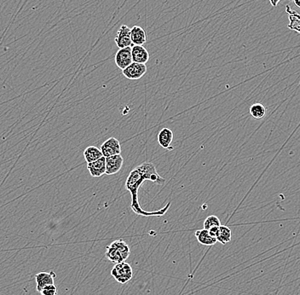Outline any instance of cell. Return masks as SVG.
Returning <instances> with one entry per match:
<instances>
[{"instance_id": "obj_15", "label": "cell", "mask_w": 300, "mask_h": 295, "mask_svg": "<svg viewBox=\"0 0 300 295\" xmlns=\"http://www.w3.org/2000/svg\"><path fill=\"white\" fill-rule=\"evenodd\" d=\"M102 151L100 149L95 146H89L87 147L84 151V160L87 163L93 162L96 160H99L100 158H102Z\"/></svg>"}, {"instance_id": "obj_6", "label": "cell", "mask_w": 300, "mask_h": 295, "mask_svg": "<svg viewBox=\"0 0 300 295\" xmlns=\"http://www.w3.org/2000/svg\"><path fill=\"white\" fill-rule=\"evenodd\" d=\"M115 64L119 69L121 70L126 69L133 64V55H132V47L120 49L115 55Z\"/></svg>"}, {"instance_id": "obj_19", "label": "cell", "mask_w": 300, "mask_h": 295, "mask_svg": "<svg viewBox=\"0 0 300 295\" xmlns=\"http://www.w3.org/2000/svg\"><path fill=\"white\" fill-rule=\"evenodd\" d=\"M219 226H221V222H220V219L215 215L207 217L204 221V229H207V230L213 228V227Z\"/></svg>"}, {"instance_id": "obj_22", "label": "cell", "mask_w": 300, "mask_h": 295, "mask_svg": "<svg viewBox=\"0 0 300 295\" xmlns=\"http://www.w3.org/2000/svg\"><path fill=\"white\" fill-rule=\"evenodd\" d=\"M281 0H270V4L272 6L275 7V6H277L278 3L280 2Z\"/></svg>"}, {"instance_id": "obj_20", "label": "cell", "mask_w": 300, "mask_h": 295, "mask_svg": "<svg viewBox=\"0 0 300 295\" xmlns=\"http://www.w3.org/2000/svg\"><path fill=\"white\" fill-rule=\"evenodd\" d=\"M41 295H56L57 294V288L55 284L46 286L39 292Z\"/></svg>"}, {"instance_id": "obj_8", "label": "cell", "mask_w": 300, "mask_h": 295, "mask_svg": "<svg viewBox=\"0 0 300 295\" xmlns=\"http://www.w3.org/2000/svg\"><path fill=\"white\" fill-rule=\"evenodd\" d=\"M124 164V159L121 155H113L106 158V174L115 175L119 173Z\"/></svg>"}, {"instance_id": "obj_12", "label": "cell", "mask_w": 300, "mask_h": 295, "mask_svg": "<svg viewBox=\"0 0 300 295\" xmlns=\"http://www.w3.org/2000/svg\"><path fill=\"white\" fill-rule=\"evenodd\" d=\"M173 141V131L168 128H164L158 134V143L163 149L170 150Z\"/></svg>"}, {"instance_id": "obj_17", "label": "cell", "mask_w": 300, "mask_h": 295, "mask_svg": "<svg viewBox=\"0 0 300 295\" xmlns=\"http://www.w3.org/2000/svg\"><path fill=\"white\" fill-rule=\"evenodd\" d=\"M232 232L231 229H229V227L225 226V225H221L219 227V231L218 237H217V241L220 242L222 244H227L231 241Z\"/></svg>"}, {"instance_id": "obj_4", "label": "cell", "mask_w": 300, "mask_h": 295, "mask_svg": "<svg viewBox=\"0 0 300 295\" xmlns=\"http://www.w3.org/2000/svg\"><path fill=\"white\" fill-rule=\"evenodd\" d=\"M147 73L146 64L133 62L130 66L122 70L124 76L128 79H139L144 76Z\"/></svg>"}, {"instance_id": "obj_2", "label": "cell", "mask_w": 300, "mask_h": 295, "mask_svg": "<svg viewBox=\"0 0 300 295\" xmlns=\"http://www.w3.org/2000/svg\"><path fill=\"white\" fill-rule=\"evenodd\" d=\"M131 255L130 247L123 240H116L106 247L105 256L115 264L125 262Z\"/></svg>"}, {"instance_id": "obj_3", "label": "cell", "mask_w": 300, "mask_h": 295, "mask_svg": "<svg viewBox=\"0 0 300 295\" xmlns=\"http://www.w3.org/2000/svg\"><path fill=\"white\" fill-rule=\"evenodd\" d=\"M111 275L120 284L127 283L133 277V268L128 263L116 264L111 270Z\"/></svg>"}, {"instance_id": "obj_23", "label": "cell", "mask_w": 300, "mask_h": 295, "mask_svg": "<svg viewBox=\"0 0 300 295\" xmlns=\"http://www.w3.org/2000/svg\"><path fill=\"white\" fill-rule=\"evenodd\" d=\"M293 2H294L297 7L300 8V0H293Z\"/></svg>"}, {"instance_id": "obj_25", "label": "cell", "mask_w": 300, "mask_h": 295, "mask_svg": "<svg viewBox=\"0 0 300 295\" xmlns=\"http://www.w3.org/2000/svg\"><path fill=\"white\" fill-rule=\"evenodd\" d=\"M299 87H300V82H299Z\"/></svg>"}, {"instance_id": "obj_21", "label": "cell", "mask_w": 300, "mask_h": 295, "mask_svg": "<svg viewBox=\"0 0 300 295\" xmlns=\"http://www.w3.org/2000/svg\"><path fill=\"white\" fill-rule=\"evenodd\" d=\"M219 227H213V228L209 229V233H210V235H211V237H215L216 239L218 235H219Z\"/></svg>"}, {"instance_id": "obj_14", "label": "cell", "mask_w": 300, "mask_h": 295, "mask_svg": "<svg viewBox=\"0 0 300 295\" xmlns=\"http://www.w3.org/2000/svg\"><path fill=\"white\" fill-rule=\"evenodd\" d=\"M195 235H196L198 242L204 246H213L218 242L216 238L211 237L209 233V230L206 229H198V230H196Z\"/></svg>"}, {"instance_id": "obj_9", "label": "cell", "mask_w": 300, "mask_h": 295, "mask_svg": "<svg viewBox=\"0 0 300 295\" xmlns=\"http://www.w3.org/2000/svg\"><path fill=\"white\" fill-rule=\"evenodd\" d=\"M87 169L93 178H100L106 174V158L102 156L99 160L87 163Z\"/></svg>"}, {"instance_id": "obj_5", "label": "cell", "mask_w": 300, "mask_h": 295, "mask_svg": "<svg viewBox=\"0 0 300 295\" xmlns=\"http://www.w3.org/2000/svg\"><path fill=\"white\" fill-rule=\"evenodd\" d=\"M115 44L120 49L132 47L133 46L131 36V28L126 25H122L119 28L115 38Z\"/></svg>"}, {"instance_id": "obj_11", "label": "cell", "mask_w": 300, "mask_h": 295, "mask_svg": "<svg viewBox=\"0 0 300 295\" xmlns=\"http://www.w3.org/2000/svg\"><path fill=\"white\" fill-rule=\"evenodd\" d=\"M132 55H133V62L146 64L149 60V53L143 46L133 45L132 46Z\"/></svg>"}, {"instance_id": "obj_18", "label": "cell", "mask_w": 300, "mask_h": 295, "mask_svg": "<svg viewBox=\"0 0 300 295\" xmlns=\"http://www.w3.org/2000/svg\"><path fill=\"white\" fill-rule=\"evenodd\" d=\"M266 113H267V110L262 103H254L250 108V114L252 117L257 120H261L265 117Z\"/></svg>"}, {"instance_id": "obj_10", "label": "cell", "mask_w": 300, "mask_h": 295, "mask_svg": "<svg viewBox=\"0 0 300 295\" xmlns=\"http://www.w3.org/2000/svg\"><path fill=\"white\" fill-rule=\"evenodd\" d=\"M56 273L54 271L51 272H40L35 276L36 288L38 292H40L45 287L51 285L55 283Z\"/></svg>"}, {"instance_id": "obj_24", "label": "cell", "mask_w": 300, "mask_h": 295, "mask_svg": "<svg viewBox=\"0 0 300 295\" xmlns=\"http://www.w3.org/2000/svg\"><path fill=\"white\" fill-rule=\"evenodd\" d=\"M289 1H293V0H289Z\"/></svg>"}, {"instance_id": "obj_1", "label": "cell", "mask_w": 300, "mask_h": 295, "mask_svg": "<svg viewBox=\"0 0 300 295\" xmlns=\"http://www.w3.org/2000/svg\"><path fill=\"white\" fill-rule=\"evenodd\" d=\"M145 181H150L156 184H162L165 182V179L159 175L155 165L152 162L145 161L134 168L131 172L125 182V188L132 195L131 207L133 209V211L139 216H162L166 214L168 209L170 208V202L166 204L164 207L159 209L157 211L148 212L141 207L138 201V191Z\"/></svg>"}, {"instance_id": "obj_13", "label": "cell", "mask_w": 300, "mask_h": 295, "mask_svg": "<svg viewBox=\"0 0 300 295\" xmlns=\"http://www.w3.org/2000/svg\"><path fill=\"white\" fill-rule=\"evenodd\" d=\"M131 36L134 46H143L147 42L145 31L139 26H134L131 28Z\"/></svg>"}, {"instance_id": "obj_7", "label": "cell", "mask_w": 300, "mask_h": 295, "mask_svg": "<svg viewBox=\"0 0 300 295\" xmlns=\"http://www.w3.org/2000/svg\"><path fill=\"white\" fill-rule=\"evenodd\" d=\"M100 150L102 151V155L107 158L113 155H120L121 146L117 138H110L102 143Z\"/></svg>"}, {"instance_id": "obj_16", "label": "cell", "mask_w": 300, "mask_h": 295, "mask_svg": "<svg viewBox=\"0 0 300 295\" xmlns=\"http://www.w3.org/2000/svg\"><path fill=\"white\" fill-rule=\"evenodd\" d=\"M286 10L289 14V19H290V24L288 25V28L292 30L296 31L297 33H300V15L295 10H292L289 6L286 7Z\"/></svg>"}]
</instances>
